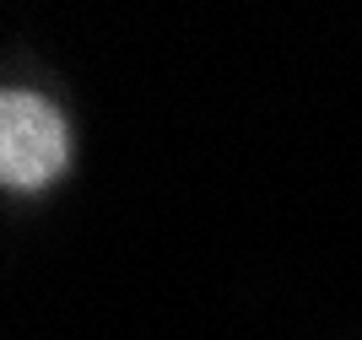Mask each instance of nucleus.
<instances>
[{"mask_svg":"<svg viewBox=\"0 0 362 340\" xmlns=\"http://www.w3.org/2000/svg\"><path fill=\"white\" fill-rule=\"evenodd\" d=\"M71 163V130L60 108L38 92L0 87V184L6 189H44Z\"/></svg>","mask_w":362,"mask_h":340,"instance_id":"nucleus-1","label":"nucleus"}]
</instances>
